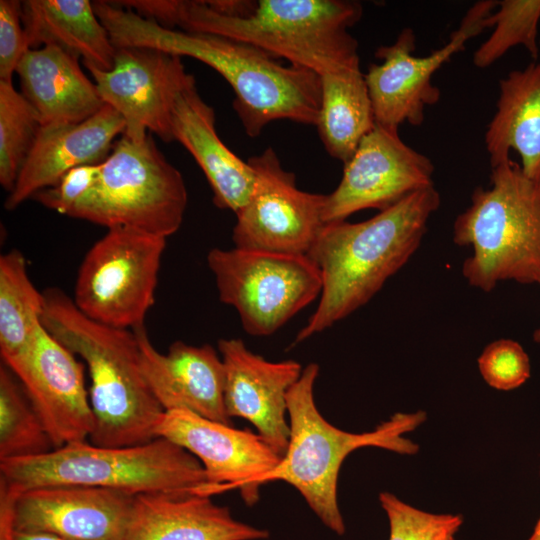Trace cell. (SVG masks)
Masks as SVG:
<instances>
[{"instance_id": "obj_38", "label": "cell", "mask_w": 540, "mask_h": 540, "mask_svg": "<svg viewBox=\"0 0 540 540\" xmlns=\"http://www.w3.org/2000/svg\"><path fill=\"white\" fill-rule=\"evenodd\" d=\"M451 540H455V538H452Z\"/></svg>"}, {"instance_id": "obj_5", "label": "cell", "mask_w": 540, "mask_h": 540, "mask_svg": "<svg viewBox=\"0 0 540 540\" xmlns=\"http://www.w3.org/2000/svg\"><path fill=\"white\" fill-rule=\"evenodd\" d=\"M319 366L303 368L287 396L290 436L287 449L275 468L259 476L255 484L283 481L293 486L319 520L342 536L346 527L337 499L341 466L353 451L377 447L400 455H415L419 445L404 435L420 427L427 413L397 412L369 432L353 433L329 423L314 400Z\"/></svg>"}, {"instance_id": "obj_23", "label": "cell", "mask_w": 540, "mask_h": 540, "mask_svg": "<svg viewBox=\"0 0 540 540\" xmlns=\"http://www.w3.org/2000/svg\"><path fill=\"white\" fill-rule=\"evenodd\" d=\"M16 74L21 93L41 126L77 124L105 105L95 83L82 71L79 58L56 46L28 49Z\"/></svg>"}, {"instance_id": "obj_8", "label": "cell", "mask_w": 540, "mask_h": 540, "mask_svg": "<svg viewBox=\"0 0 540 540\" xmlns=\"http://www.w3.org/2000/svg\"><path fill=\"white\" fill-rule=\"evenodd\" d=\"M187 201L182 174L158 149L152 134L141 142L122 134L103 161L97 183L67 216L167 239L179 230Z\"/></svg>"}, {"instance_id": "obj_32", "label": "cell", "mask_w": 540, "mask_h": 540, "mask_svg": "<svg viewBox=\"0 0 540 540\" xmlns=\"http://www.w3.org/2000/svg\"><path fill=\"white\" fill-rule=\"evenodd\" d=\"M483 380L493 389L511 391L521 387L531 375L530 359L520 343L498 339L489 343L477 359Z\"/></svg>"}, {"instance_id": "obj_25", "label": "cell", "mask_w": 540, "mask_h": 540, "mask_svg": "<svg viewBox=\"0 0 540 540\" xmlns=\"http://www.w3.org/2000/svg\"><path fill=\"white\" fill-rule=\"evenodd\" d=\"M21 18L29 49L53 45L101 70L113 67L116 48L89 0H25Z\"/></svg>"}, {"instance_id": "obj_9", "label": "cell", "mask_w": 540, "mask_h": 540, "mask_svg": "<svg viewBox=\"0 0 540 540\" xmlns=\"http://www.w3.org/2000/svg\"><path fill=\"white\" fill-rule=\"evenodd\" d=\"M166 238L125 228H109L85 254L72 300L88 318L134 330L155 302Z\"/></svg>"}, {"instance_id": "obj_2", "label": "cell", "mask_w": 540, "mask_h": 540, "mask_svg": "<svg viewBox=\"0 0 540 540\" xmlns=\"http://www.w3.org/2000/svg\"><path fill=\"white\" fill-rule=\"evenodd\" d=\"M440 203L433 185L370 219L325 223L307 254L321 271L322 291L295 343L326 330L369 302L417 251Z\"/></svg>"}, {"instance_id": "obj_26", "label": "cell", "mask_w": 540, "mask_h": 540, "mask_svg": "<svg viewBox=\"0 0 540 540\" xmlns=\"http://www.w3.org/2000/svg\"><path fill=\"white\" fill-rule=\"evenodd\" d=\"M320 79L316 127L327 153L344 164L376 124L365 75L358 63Z\"/></svg>"}, {"instance_id": "obj_34", "label": "cell", "mask_w": 540, "mask_h": 540, "mask_svg": "<svg viewBox=\"0 0 540 540\" xmlns=\"http://www.w3.org/2000/svg\"><path fill=\"white\" fill-rule=\"evenodd\" d=\"M21 8L22 1H0V81L12 82L20 59L29 49Z\"/></svg>"}, {"instance_id": "obj_6", "label": "cell", "mask_w": 540, "mask_h": 540, "mask_svg": "<svg viewBox=\"0 0 540 540\" xmlns=\"http://www.w3.org/2000/svg\"><path fill=\"white\" fill-rule=\"evenodd\" d=\"M52 485L102 487L135 495L194 492L210 496L199 460L163 437L129 447L75 442L40 456L0 461L1 500L13 503L24 491Z\"/></svg>"}, {"instance_id": "obj_17", "label": "cell", "mask_w": 540, "mask_h": 540, "mask_svg": "<svg viewBox=\"0 0 540 540\" xmlns=\"http://www.w3.org/2000/svg\"><path fill=\"white\" fill-rule=\"evenodd\" d=\"M11 371L39 414L55 449L90 438L95 421L85 387V366L43 324L28 355Z\"/></svg>"}, {"instance_id": "obj_11", "label": "cell", "mask_w": 540, "mask_h": 540, "mask_svg": "<svg viewBox=\"0 0 540 540\" xmlns=\"http://www.w3.org/2000/svg\"><path fill=\"white\" fill-rule=\"evenodd\" d=\"M497 1L481 0L468 9L449 40L429 55L414 54L416 36L412 28L401 30L390 45L375 51L380 64L373 63L365 75L372 102L375 123L398 128L407 122L419 126L425 109L440 99V90L432 82L439 68L465 49L467 41L489 28L488 18Z\"/></svg>"}, {"instance_id": "obj_28", "label": "cell", "mask_w": 540, "mask_h": 540, "mask_svg": "<svg viewBox=\"0 0 540 540\" xmlns=\"http://www.w3.org/2000/svg\"><path fill=\"white\" fill-rule=\"evenodd\" d=\"M55 449L22 384L0 366V461L40 456Z\"/></svg>"}, {"instance_id": "obj_29", "label": "cell", "mask_w": 540, "mask_h": 540, "mask_svg": "<svg viewBox=\"0 0 540 540\" xmlns=\"http://www.w3.org/2000/svg\"><path fill=\"white\" fill-rule=\"evenodd\" d=\"M41 123L12 82L0 81V184L9 193L28 157Z\"/></svg>"}, {"instance_id": "obj_10", "label": "cell", "mask_w": 540, "mask_h": 540, "mask_svg": "<svg viewBox=\"0 0 540 540\" xmlns=\"http://www.w3.org/2000/svg\"><path fill=\"white\" fill-rule=\"evenodd\" d=\"M207 263L220 301L253 336L273 334L322 291L321 271L308 255L213 248Z\"/></svg>"}, {"instance_id": "obj_13", "label": "cell", "mask_w": 540, "mask_h": 540, "mask_svg": "<svg viewBox=\"0 0 540 540\" xmlns=\"http://www.w3.org/2000/svg\"><path fill=\"white\" fill-rule=\"evenodd\" d=\"M103 102L125 122L124 135L135 142L156 134L174 141L172 108L176 95L194 78L181 57L144 47H118L113 67L101 70L83 63Z\"/></svg>"}, {"instance_id": "obj_31", "label": "cell", "mask_w": 540, "mask_h": 540, "mask_svg": "<svg viewBox=\"0 0 540 540\" xmlns=\"http://www.w3.org/2000/svg\"><path fill=\"white\" fill-rule=\"evenodd\" d=\"M379 502L389 522L388 540H451L464 521L460 514L418 509L387 491L379 494Z\"/></svg>"}, {"instance_id": "obj_33", "label": "cell", "mask_w": 540, "mask_h": 540, "mask_svg": "<svg viewBox=\"0 0 540 540\" xmlns=\"http://www.w3.org/2000/svg\"><path fill=\"white\" fill-rule=\"evenodd\" d=\"M102 167L103 162L75 167L55 186L39 191L34 198L43 206L67 216L97 183Z\"/></svg>"}, {"instance_id": "obj_27", "label": "cell", "mask_w": 540, "mask_h": 540, "mask_svg": "<svg viewBox=\"0 0 540 540\" xmlns=\"http://www.w3.org/2000/svg\"><path fill=\"white\" fill-rule=\"evenodd\" d=\"M43 292L31 281L22 252L0 256V354L10 370L30 352L42 326Z\"/></svg>"}, {"instance_id": "obj_22", "label": "cell", "mask_w": 540, "mask_h": 540, "mask_svg": "<svg viewBox=\"0 0 540 540\" xmlns=\"http://www.w3.org/2000/svg\"><path fill=\"white\" fill-rule=\"evenodd\" d=\"M171 123L174 141L188 150L205 174L214 204L236 214L251 194L254 171L219 138L214 109L201 98L195 79L176 95Z\"/></svg>"}, {"instance_id": "obj_3", "label": "cell", "mask_w": 540, "mask_h": 540, "mask_svg": "<svg viewBox=\"0 0 540 540\" xmlns=\"http://www.w3.org/2000/svg\"><path fill=\"white\" fill-rule=\"evenodd\" d=\"M43 296L44 328L88 368L95 421L90 443L129 447L155 439L165 411L144 377L135 332L88 318L59 288H49Z\"/></svg>"}, {"instance_id": "obj_24", "label": "cell", "mask_w": 540, "mask_h": 540, "mask_svg": "<svg viewBox=\"0 0 540 540\" xmlns=\"http://www.w3.org/2000/svg\"><path fill=\"white\" fill-rule=\"evenodd\" d=\"M485 145L491 166L509 159L510 150H515L523 173L540 182V62L513 70L500 80Z\"/></svg>"}, {"instance_id": "obj_20", "label": "cell", "mask_w": 540, "mask_h": 540, "mask_svg": "<svg viewBox=\"0 0 540 540\" xmlns=\"http://www.w3.org/2000/svg\"><path fill=\"white\" fill-rule=\"evenodd\" d=\"M125 122L105 104L96 114L77 124L41 126L13 189L4 202L12 211L39 191L55 186L71 169L102 163L109 156Z\"/></svg>"}, {"instance_id": "obj_14", "label": "cell", "mask_w": 540, "mask_h": 540, "mask_svg": "<svg viewBox=\"0 0 540 540\" xmlns=\"http://www.w3.org/2000/svg\"><path fill=\"white\" fill-rule=\"evenodd\" d=\"M433 174V162L407 145L398 128L375 124L344 163L338 186L326 195L323 221H343L364 209L385 210L433 186Z\"/></svg>"}, {"instance_id": "obj_39", "label": "cell", "mask_w": 540, "mask_h": 540, "mask_svg": "<svg viewBox=\"0 0 540 540\" xmlns=\"http://www.w3.org/2000/svg\"><path fill=\"white\" fill-rule=\"evenodd\" d=\"M539 44H540V41H539Z\"/></svg>"}, {"instance_id": "obj_7", "label": "cell", "mask_w": 540, "mask_h": 540, "mask_svg": "<svg viewBox=\"0 0 540 540\" xmlns=\"http://www.w3.org/2000/svg\"><path fill=\"white\" fill-rule=\"evenodd\" d=\"M453 241L470 247L462 265L468 284L484 292L499 282L540 280V182L511 158L491 166L490 185L479 186L453 224Z\"/></svg>"}, {"instance_id": "obj_21", "label": "cell", "mask_w": 540, "mask_h": 540, "mask_svg": "<svg viewBox=\"0 0 540 540\" xmlns=\"http://www.w3.org/2000/svg\"><path fill=\"white\" fill-rule=\"evenodd\" d=\"M268 530L236 519L210 496L153 492L135 496L124 540H264Z\"/></svg>"}, {"instance_id": "obj_15", "label": "cell", "mask_w": 540, "mask_h": 540, "mask_svg": "<svg viewBox=\"0 0 540 540\" xmlns=\"http://www.w3.org/2000/svg\"><path fill=\"white\" fill-rule=\"evenodd\" d=\"M155 434L179 445L199 460L211 496L238 489L248 506L259 500L260 487L255 480L275 468L281 460L258 433L236 429L186 409L165 411Z\"/></svg>"}, {"instance_id": "obj_35", "label": "cell", "mask_w": 540, "mask_h": 540, "mask_svg": "<svg viewBox=\"0 0 540 540\" xmlns=\"http://www.w3.org/2000/svg\"><path fill=\"white\" fill-rule=\"evenodd\" d=\"M11 540H64L45 533H27L14 531Z\"/></svg>"}, {"instance_id": "obj_36", "label": "cell", "mask_w": 540, "mask_h": 540, "mask_svg": "<svg viewBox=\"0 0 540 540\" xmlns=\"http://www.w3.org/2000/svg\"><path fill=\"white\" fill-rule=\"evenodd\" d=\"M539 474H540V466H539ZM527 540H540V516L534 526L533 532L531 533L530 537Z\"/></svg>"}, {"instance_id": "obj_1", "label": "cell", "mask_w": 540, "mask_h": 540, "mask_svg": "<svg viewBox=\"0 0 540 540\" xmlns=\"http://www.w3.org/2000/svg\"><path fill=\"white\" fill-rule=\"evenodd\" d=\"M93 7L115 48L157 49L194 58L216 70L234 91L233 108L248 136L257 137L276 120L317 125L321 79L313 71L284 66L244 42L163 27L111 1H94Z\"/></svg>"}, {"instance_id": "obj_37", "label": "cell", "mask_w": 540, "mask_h": 540, "mask_svg": "<svg viewBox=\"0 0 540 540\" xmlns=\"http://www.w3.org/2000/svg\"><path fill=\"white\" fill-rule=\"evenodd\" d=\"M538 285L540 286V280L538 282ZM533 340L536 342V343H539L540 344V327L537 328L534 333H533Z\"/></svg>"}, {"instance_id": "obj_12", "label": "cell", "mask_w": 540, "mask_h": 540, "mask_svg": "<svg viewBox=\"0 0 540 540\" xmlns=\"http://www.w3.org/2000/svg\"><path fill=\"white\" fill-rule=\"evenodd\" d=\"M255 179L251 194L235 214V247L307 255L322 227L326 195L300 190L271 148L248 159Z\"/></svg>"}, {"instance_id": "obj_18", "label": "cell", "mask_w": 540, "mask_h": 540, "mask_svg": "<svg viewBox=\"0 0 540 540\" xmlns=\"http://www.w3.org/2000/svg\"><path fill=\"white\" fill-rule=\"evenodd\" d=\"M218 350L225 369L227 415L250 422L282 457L290 436L287 396L302 374L301 364L268 361L238 338L220 339Z\"/></svg>"}, {"instance_id": "obj_16", "label": "cell", "mask_w": 540, "mask_h": 540, "mask_svg": "<svg viewBox=\"0 0 540 540\" xmlns=\"http://www.w3.org/2000/svg\"><path fill=\"white\" fill-rule=\"evenodd\" d=\"M135 496L85 485L29 489L13 502L14 531L64 540H124Z\"/></svg>"}, {"instance_id": "obj_19", "label": "cell", "mask_w": 540, "mask_h": 540, "mask_svg": "<svg viewBox=\"0 0 540 540\" xmlns=\"http://www.w3.org/2000/svg\"><path fill=\"white\" fill-rule=\"evenodd\" d=\"M136 334L144 377L164 409H186L204 418L232 424L224 402L225 369L210 345L172 343L166 354L152 344L144 326Z\"/></svg>"}, {"instance_id": "obj_30", "label": "cell", "mask_w": 540, "mask_h": 540, "mask_svg": "<svg viewBox=\"0 0 540 540\" xmlns=\"http://www.w3.org/2000/svg\"><path fill=\"white\" fill-rule=\"evenodd\" d=\"M540 0L497 1V10L488 18L491 35L474 52L472 61L479 68L491 66L512 47L522 45L533 59L539 55L537 42Z\"/></svg>"}, {"instance_id": "obj_4", "label": "cell", "mask_w": 540, "mask_h": 540, "mask_svg": "<svg viewBox=\"0 0 540 540\" xmlns=\"http://www.w3.org/2000/svg\"><path fill=\"white\" fill-rule=\"evenodd\" d=\"M362 13L357 1L259 0L247 15L231 17L205 1L164 0L160 24L244 42L322 76L360 63L348 29Z\"/></svg>"}]
</instances>
